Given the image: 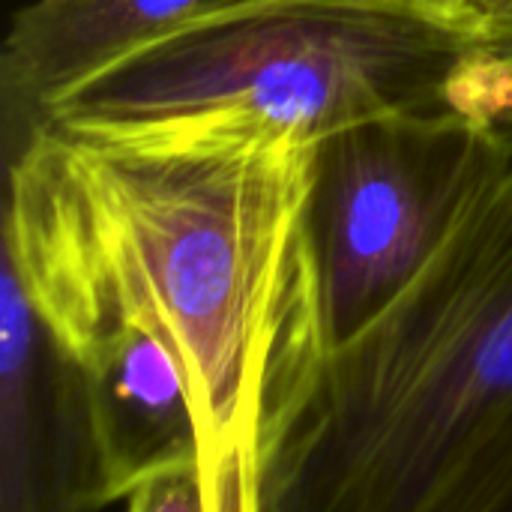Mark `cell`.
Listing matches in <instances>:
<instances>
[{"instance_id": "6da1fadb", "label": "cell", "mask_w": 512, "mask_h": 512, "mask_svg": "<svg viewBox=\"0 0 512 512\" xmlns=\"http://www.w3.org/2000/svg\"><path fill=\"white\" fill-rule=\"evenodd\" d=\"M303 132L105 144L6 129L3 258L60 351L111 330L174 360L204 512H264L279 441L333 348Z\"/></svg>"}, {"instance_id": "5b68a950", "label": "cell", "mask_w": 512, "mask_h": 512, "mask_svg": "<svg viewBox=\"0 0 512 512\" xmlns=\"http://www.w3.org/2000/svg\"><path fill=\"white\" fill-rule=\"evenodd\" d=\"M81 366L36 318L0 258V512L105 510Z\"/></svg>"}, {"instance_id": "ba28073f", "label": "cell", "mask_w": 512, "mask_h": 512, "mask_svg": "<svg viewBox=\"0 0 512 512\" xmlns=\"http://www.w3.org/2000/svg\"><path fill=\"white\" fill-rule=\"evenodd\" d=\"M126 512H204L198 465L168 468L138 483L123 501Z\"/></svg>"}, {"instance_id": "52a82bcc", "label": "cell", "mask_w": 512, "mask_h": 512, "mask_svg": "<svg viewBox=\"0 0 512 512\" xmlns=\"http://www.w3.org/2000/svg\"><path fill=\"white\" fill-rule=\"evenodd\" d=\"M204 0H33L12 15L0 57L6 129L63 87L180 21Z\"/></svg>"}, {"instance_id": "8992f818", "label": "cell", "mask_w": 512, "mask_h": 512, "mask_svg": "<svg viewBox=\"0 0 512 512\" xmlns=\"http://www.w3.org/2000/svg\"><path fill=\"white\" fill-rule=\"evenodd\" d=\"M87 381L105 504L147 477L198 465V438L171 354L141 330H111L78 363Z\"/></svg>"}, {"instance_id": "277c9868", "label": "cell", "mask_w": 512, "mask_h": 512, "mask_svg": "<svg viewBox=\"0 0 512 512\" xmlns=\"http://www.w3.org/2000/svg\"><path fill=\"white\" fill-rule=\"evenodd\" d=\"M483 120L453 108L372 120L321 141L312 228L333 345L420 267Z\"/></svg>"}, {"instance_id": "3957f363", "label": "cell", "mask_w": 512, "mask_h": 512, "mask_svg": "<svg viewBox=\"0 0 512 512\" xmlns=\"http://www.w3.org/2000/svg\"><path fill=\"white\" fill-rule=\"evenodd\" d=\"M486 54L489 21L456 0H204L33 120L105 144L267 129L324 141L453 108L486 117Z\"/></svg>"}, {"instance_id": "9c48e42d", "label": "cell", "mask_w": 512, "mask_h": 512, "mask_svg": "<svg viewBox=\"0 0 512 512\" xmlns=\"http://www.w3.org/2000/svg\"><path fill=\"white\" fill-rule=\"evenodd\" d=\"M489 57L495 66V78L504 90V102H507L504 117L512 120V18L489 30Z\"/></svg>"}, {"instance_id": "7a4b0ae2", "label": "cell", "mask_w": 512, "mask_h": 512, "mask_svg": "<svg viewBox=\"0 0 512 512\" xmlns=\"http://www.w3.org/2000/svg\"><path fill=\"white\" fill-rule=\"evenodd\" d=\"M264 512H512V120L477 126L420 267L330 348Z\"/></svg>"}]
</instances>
